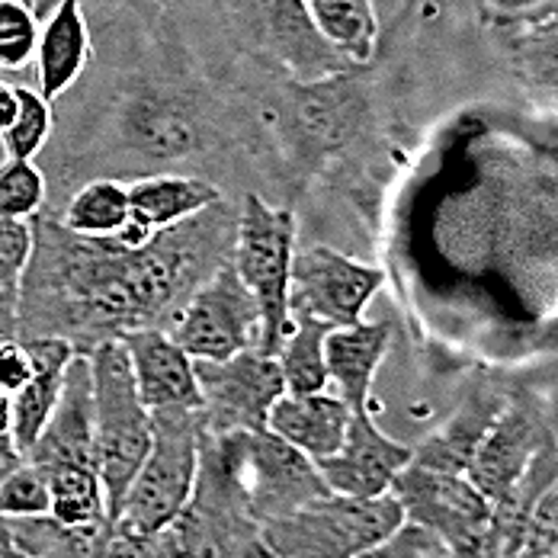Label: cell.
<instances>
[{
    "instance_id": "obj_1",
    "label": "cell",
    "mask_w": 558,
    "mask_h": 558,
    "mask_svg": "<svg viewBox=\"0 0 558 558\" xmlns=\"http://www.w3.org/2000/svg\"><path fill=\"white\" fill-rule=\"evenodd\" d=\"M29 225L16 337H56L90 353L138 328L168 331L190 295L231 260L238 206L219 199L142 244L81 234L39 213Z\"/></svg>"
},
{
    "instance_id": "obj_2",
    "label": "cell",
    "mask_w": 558,
    "mask_h": 558,
    "mask_svg": "<svg viewBox=\"0 0 558 558\" xmlns=\"http://www.w3.org/2000/svg\"><path fill=\"white\" fill-rule=\"evenodd\" d=\"M180 558H277L264 523L247 507L222 437L203 430L196 485L180 517L170 523Z\"/></svg>"
},
{
    "instance_id": "obj_3",
    "label": "cell",
    "mask_w": 558,
    "mask_h": 558,
    "mask_svg": "<svg viewBox=\"0 0 558 558\" xmlns=\"http://www.w3.org/2000/svg\"><path fill=\"white\" fill-rule=\"evenodd\" d=\"M87 360L97 411V472L107 492L110 520H116L132 478L151 449L155 421L138 395L122 340H104L87 353Z\"/></svg>"
},
{
    "instance_id": "obj_4",
    "label": "cell",
    "mask_w": 558,
    "mask_h": 558,
    "mask_svg": "<svg viewBox=\"0 0 558 558\" xmlns=\"http://www.w3.org/2000/svg\"><path fill=\"white\" fill-rule=\"evenodd\" d=\"M155 437L151 449L132 478L116 523L129 533H158L170 526L186 507L196 469H199V437L203 411L199 408H168L151 411Z\"/></svg>"
},
{
    "instance_id": "obj_5",
    "label": "cell",
    "mask_w": 558,
    "mask_h": 558,
    "mask_svg": "<svg viewBox=\"0 0 558 558\" xmlns=\"http://www.w3.org/2000/svg\"><path fill=\"white\" fill-rule=\"evenodd\" d=\"M401 523L404 510L391 495L350 498L331 492L264 523V536L277 558H356Z\"/></svg>"
},
{
    "instance_id": "obj_6",
    "label": "cell",
    "mask_w": 558,
    "mask_h": 558,
    "mask_svg": "<svg viewBox=\"0 0 558 558\" xmlns=\"http://www.w3.org/2000/svg\"><path fill=\"white\" fill-rule=\"evenodd\" d=\"M295 257V213L264 203L257 193H244L238 209V234L231 267L254 292L264 318L260 350L277 356L289 335V274Z\"/></svg>"
},
{
    "instance_id": "obj_7",
    "label": "cell",
    "mask_w": 558,
    "mask_h": 558,
    "mask_svg": "<svg viewBox=\"0 0 558 558\" xmlns=\"http://www.w3.org/2000/svg\"><path fill=\"white\" fill-rule=\"evenodd\" d=\"M222 437L247 507L260 523L279 520L305 504L331 495L315 459L286 444L274 430H234Z\"/></svg>"
},
{
    "instance_id": "obj_8",
    "label": "cell",
    "mask_w": 558,
    "mask_h": 558,
    "mask_svg": "<svg viewBox=\"0 0 558 558\" xmlns=\"http://www.w3.org/2000/svg\"><path fill=\"white\" fill-rule=\"evenodd\" d=\"M386 286V270L335 247L312 244L295 251L289 274V322L315 318L331 328L363 322L366 305Z\"/></svg>"
},
{
    "instance_id": "obj_9",
    "label": "cell",
    "mask_w": 558,
    "mask_h": 558,
    "mask_svg": "<svg viewBox=\"0 0 558 558\" xmlns=\"http://www.w3.org/2000/svg\"><path fill=\"white\" fill-rule=\"evenodd\" d=\"M168 331L193 360H228L241 350L260 347L264 318L254 292L228 260L190 295Z\"/></svg>"
},
{
    "instance_id": "obj_10",
    "label": "cell",
    "mask_w": 558,
    "mask_h": 558,
    "mask_svg": "<svg viewBox=\"0 0 558 558\" xmlns=\"http://www.w3.org/2000/svg\"><path fill=\"white\" fill-rule=\"evenodd\" d=\"M203 391V427L209 434L267 430L270 411L286 391L277 356L260 347L228 360H193Z\"/></svg>"
},
{
    "instance_id": "obj_11",
    "label": "cell",
    "mask_w": 558,
    "mask_h": 558,
    "mask_svg": "<svg viewBox=\"0 0 558 558\" xmlns=\"http://www.w3.org/2000/svg\"><path fill=\"white\" fill-rule=\"evenodd\" d=\"M401 504L404 520L427 526L447 546H492V504L469 482V475L408 462L389 492Z\"/></svg>"
},
{
    "instance_id": "obj_12",
    "label": "cell",
    "mask_w": 558,
    "mask_h": 558,
    "mask_svg": "<svg viewBox=\"0 0 558 558\" xmlns=\"http://www.w3.org/2000/svg\"><path fill=\"white\" fill-rule=\"evenodd\" d=\"M553 437L556 434H553L543 408L530 395H510L498 421L492 424V430L475 449L465 475L495 507L517 488V482L523 478V472L530 469L536 452Z\"/></svg>"
},
{
    "instance_id": "obj_13",
    "label": "cell",
    "mask_w": 558,
    "mask_h": 558,
    "mask_svg": "<svg viewBox=\"0 0 558 558\" xmlns=\"http://www.w3.org/2000/svg\"><path fill=\"white\" fill-rule=\"evenodd\" d=\"M411 452L414 449L408 444L386 437L369 411H353L340 449L315 465L335 495L383 498L391 492L398 472L411 462Z\"/></svg>"
},
{
    "instance_id": "obj_14",
    "label": "cell",
    "mask_w": 558,
    "mask_h": 558,
    "mask_svg": "<svg viewBox=\"0 0 558 558\" xmlns=\"http://www.w3.org/2000/svg\"><path fill=\"white\" fill-rule=\"evenodd\" d=\"M257 39L302 81H325L343 71V58L315 29L302 0H228Z\"/></svg>"
},
{
    "instance_id": "obj_15",
    "label": "cell",
    "mask_w": 558,
    "mask_h": 558,
    "mask_svg": "<svg viewBox=\"0 0 558 558\" xmlns=\"http://www.w3.org/2000/svg\"><path fill=\"white\" fill-rule=\"evenodd\" d=\"M125 343L132 376L148 411L203 408L193 356L165 328H138L119 337Z\"/></svg>"
},
{
    "instance_id": "obj_16",
    "label": "cell",
    "mask_w": 558,
    "mask_h": 558,
    "mask_svg": "<svg viewBox=\"0 0 558 558\" xmlns=\"http://www.w3.org/2000/svg\"><path fill=\"white\" fill-rule=\"evenodd\" d=\"M26 459L36 465L84 462L97 469V411L87 353H77L68 363L56 411Z\"/></svg>"
},
{
    "instance_id": "obj_17",
    "label": "cell",
    "mask_w": 558,
    "mask_h": 558,
    "mask_svg": "<svg viewBox=\"0 0 558 558\" xmlns=\"http://www.w3.org/2000/svg\"><path fill=\"white\" fill-rule=\"evenodd\" d=\"M504 58L523 90L546 112L558 116V7H536L495 23Z\"/></svg>"
},
{
    "instance_id": "obj_18",
    "label": "cell",
    "mask_w": 558,
    "mask_h": 558,
    "mask_svg": "<svg viewBox=\"0 0 558 558\" xmlns=\"http://www.w3.org/2000/svg\"><path fill=\"white\" fill-rule=\"evenodd\" d=\"M507 398L510 395L498 389V386H482L472 395H465L462 404L449 414L430 437H424L417 447H411L414 449L411 462L427 465V469H440V472L465 475L475 449L485 440V434L492 430V424L498 421Z\"/></svg>"
},
{
    "instance_id": "obj_19",
    "label": "cell",
    "mask_w": 558,
    "mask_h": 558,
    "mask_svg": "<svg viewBox=\"0 0 558 558\" xmlns=\"http://www.w3.org/2000/svg\"><path fill=\"white\" fill-rule=\"evenodd\" d=\"M350 404L340 395L328 391H282L270 411L267 430H274L286 444L302 449L308 459L335 456L347 427H350Z\"/></svg>"
},
{
    "instance_id": "obj_20",
    "label": "cell",
    "mask_w": 558,
    "mask_h": 558,
    "mask_svg": "<svg viewBox=\"0 0 558 558\" xmlns=\"http://www.w3.org/2000/svg\"><path fill=\"white\" fill-rule=\"evenodd\" d=\"M391 347L389 322H356L347 328H335L325 340L328 379L337 386V395L350 404V411H369L373 379Z\"/></svg>"
},
{
    "instance_id": "obj_21",
    "label": "cell",
    "mask_w": 558,
    "mask_h": 558,
    "mask_svg": "<svg viewBox=\"0 0 558 558\" xmlns=\"http://www.w3.org/2000/svg\"><path fill=\"white\" fill-rule=\"evenodd\" d=\"M23 343L33 353L36 373L23 389L10 395V434H13L16 447L23 449V456H29V449L36 447L39 434L46 430V424L56 411L64 369L77 353L71 343L56 340V337H36V340H23Z\"/></svg>"
},
{
    "instance_id": "obj_22",
    "label": "cell",
    "mask_w": 558,
    "mask_h": 558,
    "mask_svg": "<svg viewBox=\"0 0 558 558\" xmlns=\"http://www.w3.org/2000/svg\"><path fill=\"white\" fill-rule=\"evenodd\" d=\"M90 56V33L81 0H58L52 20L39 29L36 43V77L39 94L52 104L84 71Z\"/></svg>"
},
{
    "instance_id": "obj_23",
    "label": "cell",
    "mask_w": 558,
    "mask_h": 558,
    "mask_svg": "<svg viewBox=\"0 0 558 558\" xmlns=\"http://www.w3.org/2000/svg\"><path fill=\"white\" fill-rule=\"evenodd\" d=\"M7 536L16 556L33 558H104L116 536V520L84 526L61 523L52 513L43 517H3Z\"/></svg>"
},
{
    "instance_id": "obj_24",
    "label": "cell",
    "mask_w": 558,
    "mask_h": 558,
    "mask_svg": "<svg viewBox=\"0 0 558 558\" xmlns=\"http://www.w3.org/2000/svg\"><path fill=\"white\" fill-rule=\"evenodd\" d=\"M219 199L222 190L196 177H148L129 186L132 219H138L151 231L183 222Z\"/></svg>"
},
{
    "instance_id": "obj_25",
    "label": "cell",
    "mask_w": 558,
    "mask_h": 558,
    "mask_svg": "<svg viewBox=\"0 0 558 558\" xmlns=\"http://www.w3.org/2000/svg\"><path fill=\"white\" fill-rule=\"evenodd\" d=\"M315 29L337 56L350 64H366L376 52L379 23L373 0H302Z\"/></svg>"
},
{
    "instance_id": "obj_26",
    "label": "cell",
    "mask_w": 558,
    "mask_h": 558,
    "mask_svg": "<svg viewBox=\"0 0 558 558\" xmlns=\"http://www.w3.org/2000/svg\"><path fill=\"white\" fill-rule=\"evenodd\" d=\"M49 478V495H52V517L71 526L97 523L107 520V492L100 482V472L84 462H52L43 465Z\"/></svg>"
},
{
    "instance_id": "obj_27",
    "label": "cell",
    "mask_w": 558,
    "mask_h": 558,
    "mask_svg": "<svg viewBox=\"0 0 558 558\" xmlns=\"http://www.w3.org/2000/svg\"><path fill=\"white\" fill-rule=\"evenodd\" d=\"M335 328L315 318H292L289 335L277 350L279 369L286 379V391H325L328 389V363L325 340Z\"/></svg>"
},
{
    "instance_id": "obj_28",
    "label": "cell",
    "mask_w": 558,
    "mask_h": 558,
    "mask_svg": "<svg viewBox=\"0 0 558 558\" xmlns=\"http://www.w3.org/2000/svg\"><path fill=\"white\" fill-rule=\"evenodd\" d=\"M132 219V203H129V186L116 180H97L77 190V196L68 203V213L61 222L71 231L81 234H97L112 238L119 234Z\"/></svg>"
},
{
    "instance_id": "obj_29",
    "label": "cell",
    "mask_w": 558,
    "mask_h": 558,
    "mask_svg": "<svg viewBox=\"0 0 558 558\" xmlns=\"http://www.w3.org/2000/svg\"><path fill=\"white\" fill-rule=\"evenodd\" d=\"M33 254L29 219H0V337H16L23 277Z\"/></svg>"
},
{
    "instance_id": "obj_30",
    "label": "cell",
    "mask_w": 558,
    "mask_h": 558,
    "mask_svg": "<svg viewBox=\"0 0 558 558\" xmlns=\"http://www.w3.org/2000/svg\"><path fill=\"white\" fill-rule=\"evenodd\" d=\"M16 97H20V110H16L13 125L0 135V145L7 158L33 161L49 138L52 110H49V100L33 87H16Z\"/></svg>"
},
{
    "instance_id": "obj_31",
    "label": "cell",
    "mask_w": 558,
    "mask_h": 558,
    "mask_svg": "<svg viewBox=\"0 0 558 558\" xmlns=\"http://www.w3.org/2000/svg\"><path fill=\"white\" fill-rule=\"evenodd\" d=\"M43 199L46 180L33 161L7 158L0 165V219H33Z\"/></svg>"
},
{
    "instance_id": "obj_32",
    "label": "cell",
    "mask_w": 558,
    "mask_h": 558,
    "mask_svg": "<svg viewBox=\"0 0 558 558\" xmlns=\"http://www.w3.org/2000/svg\"><path fill=\"white\" fill-rule=\"evenodd\" d=\"M52 510L46 469L36 462H23L7 478H0V517H43Z\"/></svg>"
},
{
    "instance_id": "obj_33",
    "label": "cell",
    "mask_w": 558,
    "mask_h": 558,
    "mask_svg": "<svg viewBox=\"0 0 558 558\" xmlns=\"http://www.w3.org/2000/svg\"><path fill=\"white\" fill-rule=\"evenodd\" d=\"M39 43V26L23 0H0V68L23 71Z\"/></svg>"
},
{
    "instance_id": "obj_34",
    "label": "cell",
    "mask_w": 558,
    "mask_h": 558,
    "mask_svg": "<svg viewBox=\"0 0 558 558\" xmlns=\"http://www.w3.org/2000/svg\"><path fill=\"white\" fill-rule=\"evenodd\" d=\"M447 556V543L430 533L427 526H417L411 520H404L395 533L386 539H379L376 546H369L366 553L356 558H444Z\"/></svg>"
},
{
    "instance_id": "obj_35",
    "label": "cell",
    "mask_w": 558,
    "mask_h": 558,
    "mask_svg": "<svg viewBox=\"0 0 558 558\" xmlns=\"http://www.w3.org/2000/svg\"><path fill=\"white\" fill-rule=\"evenodd\" d=\"M553 549H558V478L549 485V492L539 498V504L533 507L520 558H543L549 556Z\"/></svg>"
},
{
    "instance_id": "obj_36",
    "label": "cell",
    "mask_w": 558,
    "mask_h": 558,
    "mask_svg": "<svg viewBox=\"0 0 558 558\" xmlns=\"http://www.w3.org/2000/svg\"><path fill=\"white\" fill-rule=\"evenodd\" d=\"M26 462V456H23V449L16 447V440H13V434L10 430H3L0 434V478H7L13 469H20Z\"/></svg>"
},
{
    "instance_id": "obj_37",
    "label": "cell",
    "mask_w": 558,
    "mask_h": 558,
    "mask_svg": "<svg viewBox=\"0 0 558 558\" xmlns=\"http://www.w3.org/2000/svg\"><path fill=\"white\" fill-rule=\"evenodd\" d=\"M16 110H20V97H16V87L0 81V135L13 125L16 119Z\"/></svg>"
},
{
    "instance_id": "obj_38",
    "label": "cell",
    "mask_w": 558,
    "mask_h": 558,
    "mask_svg": "<svg viewBox=\"0 0 558 558\" xmlns=\"http://www.w3.org/2000/svg\"><path fill=\"white\" fill-rule=\"evenodd\" d=\"M488 10H498L501 16H517V13H526V10H536L543 7L546 0H482Z\"/></svg>"
},
{
    "instance_id": "obj_39",
    "label": "cell",
    "mask_w": 558,
    "mask_h": 558,
    "mask_svg": "<svg viewBox=\"0 0 558 558\" xmlns=\"http://www.w3.org/2000/svg\"><path fill=\"white\" fill-rule=\"evenodd\" d=\"M10 430V395L0 391V434Z\"/></svg>"
},
{
    "instance_id": "obj_40",
    "label": "cell",
    "mask_w": 558,
    "mask_h": 558,
    "mask_svg": "<svg viewBox=\"0 0 558 558\" xmlns=\"http://www.w3.org/2000/svg\"><path fill=\"white\" fill-rule=\"evenodd\" d=\"M543 558H558V549H553V553H549V556H543Z\"/></svg>"
},
{
    "instance_id": "obj_41",
    "label": "cell",
    "mask_w": 558,
    "mask_h": 558,
    "mask_svg": "<svg viewBox=\"0 0 558 558\" xmlns=\"http://www.w3.org/2000/svg\"><path fill=\"white\" fill-rule=\"evenodd\" d=\"M20 558H33V556H20Z\"/></svg>"
},
{
    "instance_id": "obj_42",
    "label": "cell",
    "mask_w": 558,
    "mask_h": 558,
    "mask_svg": "<svg viewBox=\"0 0 558 558\" xmlns=\"http://www.w3.org/2000/svg\"><path fill=\"white\" fill-rule=\"evenodd\" d=\"M507 558H517V556H507Z\"/></svg>"
}]
</instances>
